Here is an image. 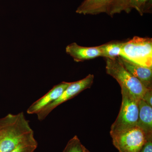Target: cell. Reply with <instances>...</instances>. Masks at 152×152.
Returning a JSON list of instances; mask_svg holds the SVG:
<instances>
[{"mask_svg":"<svg viewBox=\"0 0 152 152\" xmlns=\"http://www.w3.org/2000/svg\"><path fill=\"white\" fill-rule=\"evenodd\" d=\"M34 132L24 114H10L0 120V152H10Z\"/></svg>","mask_w":152,"mask_h":152,"instance_id":"obj_1","label":"cell"},{"mask_svg":"<svg viewBox=\"0 0 152 152\" xmlns=\"http://www.w3.org/2000/svg\"><path fill=\"white\" fill-rule=\"evenodd\" d=\"M121 105L116 119L111 127L110 134L119 132L137 126L139 115V102L140 99L121 88Z\"/></svg>","mask_w":152,"mask_h":152,"instance_id":"obj_2","label":"cell"},{"mask_svg":"<svg viewBox=\"0 0 152 152\" xmlns=\"http://www.w3.org/2000/svg\"><path fill=\"white\" fill-rule=\"evenodd\" d=\"M106 58V72L119 84L121 88L127 90L139 99L142 98L147 89L137 78L133 76L120 63L117 58Z\"/></svg>","mask_w":152,"mask_h":152,"instance_id":"obj_3","label":"cell"},{"mask_svg":"<svg viewBox=\"0 0 152 152\" xmlns=\"http://www.w3.org/2000/svg\"><path fill=\"white\" fill-rule=\"evenodd\" d=\"M121 56L137 64L152 67V39L134 37L124 42Z\"/></svg>","mask_w":152,"mask_h":152,"instance_id":"obj_4","label":"cell"},{"mask_svg":"<svg viewBox=\"0 0 152 152\" xmlns=\"http://www.w3.org/2000/svg\"><path fill=\"white\" fill-rule=\"evenodd\" d=\"M110 134L119 152H139L146 141L143 131L137 126Z\"/></svg>","mask_w":152,"mask_h":152,"instance_id":"obj_5","label":"cell"},{"mask_svg":"<svg viewBox=\"0 0 152 152\" xmlns=\"http://www.w3.org/2000/svg\"><path fill=\"white\" fill-rule=\"evenodd\" d=\"M94 75L89 74L85 78L70 83L59 97L48 105L46 106L37 114L38 120L43 121L58 106L74 98L84 90L90 88L94 83Z\"/></svg>","mask_w":152,"mask_h":152,"instance_id":"obj_6","label":"cell"},{"mask_svg":"<svg viewBox=\"0 0 152 152\" xmlns=\"http://www.w3.org/2000/svg\"><path fill=\"white\" fill-rule=\"evenodd\" d=\"M117 58L124 67L137 78L146 88L152 89V67L137 64L121 56Z\"/></svg>","mask_w":152,"mask_h":152,"instance_id":"obj_7","label":"cell"},{"mask_svg":"<svg viewBox=\"0 0 152 152\" xmlns=\"http://www.w3.org/2000/svg\"><path fill=\"white\" fill-rule=\"evenodd\" d=\"M70 83L63 82L54 86L43 96L33 103L27 110V113L30 115L37 113L42 109L59 97L70 84Z\"/></svg>","mask_w":152,"mask_h":152,"instance_id":"obj_8","label":"cell"},{"mask_svg":"<svg viewBox=\"0 0 152 152\" xmlns=\"http://www.w3.org/2000/svg\"><path fill=\"white\" fill-rule=\"evenodd\" d=\"M66 52L77 62L92 59L102 56L99 46L83 47L79 45L76 43H72L68 45L66 47Z\"/></svg>","mask_w":152,"mask_h":152,"instance_id":"obj_9","label":"cell"},{"mask_svg":"<svg viewBox=\"0 0 152 152\" xmlns=\"http://www.w3.org/2000/svg\"><path fill=\"white\" fill-rule=\"evenodd\" d=\"M113 0H85L77 9V13L84 15L108 14Z\"/></svg>","mask_w":152,"mask_h":152,"instance_id":"obj_10","label":"cell"},{"mask_svg":"<svg viewBox=\"0 0 152 152\" xmlns=\"http://www.w3.org/2000/svg\"><path fill=\"white\" fill-rule=\"evenodd\" d=\"M137 126L143 131L146 138L152 137V107L140 99Z\"/></svg>","mask_w":152,"mask_h":152,"instance_id":"obj_11","label":"cell"},{"mask_svg":"<svg viewBox=\"0 0 152 152\" xmlns=\"http://www.w3.org/2000/svg\"><path fill=\"white\" fill-rule=\"evenodd\" d=\"M124 43H112L99 46L102 52V57L110 59H115L121 56Z\"/></svg>","mask_w":152,"mask_h":152,"instance_id":"obj_12","label":"cell"},{"mask_svg":"<svg viewBox=\"0 0 152 152\" xmlns=\"http://www.w3.org/2000/svg\"><path fill=\"white\" fill-rule=\"evenodd\" d=\"M37 146L38 142L35 138L33 132L19 143L10 152H34Z\"/></svg>","mask_w":152,"mask_h":152,"instance_id":"obj_13","label":"cell"},{"mask_svg":"<svg viewBox=\"0 0 152 152\" xmlns=\"http://www.w3.org/2000/svg\"><path fill=\"white\" fill-rule=\"evenodd\" d=\"M129 0H113L108 14L113 16L123 11L129 13L131 10L129 7Z\"/></svg>","mask_w":152,"mask_h":152,"instance_id":"obj_14","label":"cell"},{"mask_svg":"<svg viewBox=\"0 0 152 152\" xmlns=\"http://www.w3.org/2000/svg\"><path fill=\"white\" fill-rule=\"evenodd\" d=\"M63 152H90L82 145L77 136L69 140Z\"/></svg>","mask_w":152,"mask_h":152,"instance_id":"obj_15","label":"cell"},{"mask_svg":"<svg viewBox=\"0 0 152 152\" xmlns=\"http://www.w3.org/2000/svg\"><path fill=\"white\" fill-rule=\"evenodd\" d=\"M148 0H129V7L130 10L135 9L140 15H142L144 9Z\"/></svg>","mask_w":152,"mask_h":152,"instance_id":"obj_16","label":"cell"},{"mask_svg":"<svg viewBox=\"0 0 152 152\" xmlns=\"http://www.w3.org/2000/svg\"><path fill=\"white\" fill-rule=\"evenodd\" d=\"M139 152H152V137L146 138V141Z\"/></svg>","mask_w":152,"mask_h":152,"instance_id":"obj_17","label":"cell"},{"mask_svg":"<svg viewBox=\"0 0 152 152\" xmlns=\"http://www.w3.org/2000/svg\"><path fill=\"white\" fill-rule=\"evenodd\" d=\"M152 89H148L144 94L142 99L148 104L152 107Z\"/></svg>","mask_w":152,"mask_h":152,"instance_id":"obj_18","label":"cell"}]
</instances>
